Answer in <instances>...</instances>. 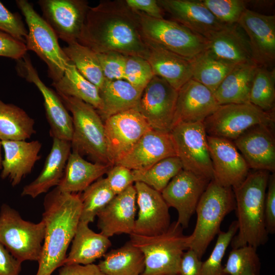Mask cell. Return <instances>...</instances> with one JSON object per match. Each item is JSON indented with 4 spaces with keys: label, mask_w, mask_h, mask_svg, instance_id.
<instances>
[{
    "label": "cell",
    "mask_w": 275,
    "mask_h": 275,
    "mask_svg": "<svg viewBox=\"0 0 275 275\" xmlns=\"http://www.w3.org/2000/svg\"><path fill=\"white\" fill-rule=\"evenodd\" d=\"M258 67L254 62L236 65L214 93L219 105L250 102V90Z\"/></svg>",
    "instance_id": "1f68e13d"
},
{
    "label": "cell",
    "mask_w": 275,
    "mask_h": 275,
    "mask_svg": "<svg viewBox=\"0 0 275 275\" xmlns=\"http://www.w3.org/2000/svg\"><path fill=\"white\" fill-rule=\"evenodd\" d=\"M142 92L125 79H105L99 89L102 108L97 112L104 121L113 115L136 108Z\"/></svg>",
    "instance_id": "4dcf8cb0"
},
{
    "label": "cell",
    "mask_w": 275,
    "mask_h": 275,
    "mask_svg": "<svg viewBox=\"0 0 275 275\" xmlns=\"http://www.w3.org/2000/svg\"><path fill=\"white\" fill-rule=\"evenodd\" d=\"M71 152L70 142L53 139L41 172L35 180L23 187L21 196L35 198L47 193L51 187H57L62 179Z\"/></svg>",
    "instance_id": "4316f807"
},
{
    "label": "cell",
    "mask_w": 275,
    "mask_h": 275,
    "mask_svg": "<svg viewBox=\"0 0 275 275\" xmlns=\"http://www.w3.org/2000/svg\"><path fill=\"white\" fill-rule=\"evenodd\" d=\"M210 181L182 169L161 192L168 207L177 210L176 222L183 229L188 228L199 200Z\"/></svg>",
    "instance_id": "2e32d148"
},
{
    "label": "cell",
    "mask_w": 275,
    "mask_h": 275,
    "mask_svg": "<svg viewBox=\"0 0 275 275\" xmlns=\"http://www.w3.org/2000/svg\"><path fill=\"white\" fill-rule=\"evenodd\" d=\"M51 85L58 94L81 100L93 106L98 112L102 108L98 88L85 78L71 62L62 78Z\"/></svg>",
    "instance_id": "836d02e7"
},
{
    "label": "cell",
    "mask_w": 275,
    "mask_h": 275,
    "mask_svg": "<svg viewBox=\"0 0 275 275\" xmlns=\"http://www.w3.org/2000/svg\"><path fill=\"white\" fill-rule=\"evenodd\" d=\"M189 61L192 78L206 86L213 93L236 66L218 59L207 49Z\"/></svg>",
    "instance_id": "d590c367"
},
{
    "label": "cell",
    "mask_w": 275,
    "mask_h": 275,
    "mask_svg": "<svg viewBox=\"0 0 275 275\" xmlns=\"http://www.w3.org/2000/svg\"><path fill=\"white\" fill-rule=\"evenodd\" d=\"M106 174L109 187L115 195L123 192L134 182L132 170L121 165H114Z\"/></svg>",
    "instance_id": "7dc6e473"
},
{
    "label": "cell",
    "mask_w": 275,
    "mask_h": 275,
    "mask_svg": "<svg viewBox=\"0 0 275 275\" xmlns=\"http://www.w3.org/2000/svg\"><path fill=\"white\" fill-rule=\"evenodd\" d=\"M274 123L273 111H264L250 102L219 105L203 121L207 135L231 141L252 126Z\"/></svg>",
    "instance_id": "30bf717a"
},
{
    "label": "cell",
    "mask_w": 275,
    "mask_h": 275,
    "mask_svg": "<svg viewBox=\"0 0 275 275\" xmlns=\"http://www.w3.org/2000/svg\"><path fill=\"white\" fill-rule=\"evenodd\" d=\"M139 14L145 41L189 60L206 49V38L177 22L163 18L150 17L140 12Z\"/></svg>",
    "instance_id": "9c48e42d"
},
{
    "label": "cell",
    "mask_w": 275,
    "mask_h": 275,
    "mask_svg": "<svg viewBox=\"0 0 275 275\" xmlns=\"http://www.w3.org/2000/svg\"><path fill=\"white\" fill-rule=\"evenodd\" d=\"M274 69L258 66L253 78L249 101L264 111L270 112L274 111Z\"/></svg>",
    "instance_id": "ab89813d"
},
{
    "label": "cell",
    "mask_w": 275,
    "mask_h": 275,
    "mask_svg": "<svg viewBox=\"0 0 275 275\" xmlns=\"http://www.w3.org/2000/svg\"><path fill=\"white\" fill-rule=\"evenodd\" d=\"M148 61L137 56H126L124 79L143 91L154 76Z\"/></svg>",
    "instance_id": "7bdbcfd3"
},
{
    "label": "cell",
    "mask_w": 275,
    "mask_h": 275,
    "mask_svg": "<svg viewBox=\"0 0 275 275\" xmlns=\"http://www.w3.org/2000/svg\"><path fill=\"white\" fill-rule=\"evenodd\" d=\"M96 53L116 52L146 59L148 48L138 12L125 1H102L90 7L77 40Z\"/></svg>",
    "instance_id": "6da1fadb"
},
{
    "label": "cell",
    "mask_w": 275,
    "mask_h": 275,
    "mask_svg": "<svg viewBox=\"0 0 275 275\" xmlns=\"http://www.w3.org/2000/svg\"><path fill=\"white\" fill-rule=\"evenodd\" d=\"M57 275H105L97 265L93 263L81 265H64Z\"/></svg>",
    "instance_id": "db71d44e"
},
{
    "label": "cell",
    "mask_w": 275,
    "mask_h": 275,
    "mask_svg": "<svg viewBox=\"0 0 275 275\" xmlns=\"http://www.w3.org/2000/svg\"><path fill=\"white\" fill-rule=\"evenodd\" d=\"M260 268L257 248L244 245L230 252L223 272L229 275H259Z\"/></svg>",
    "instance_id": "60d3db41"
},
{
    "label": "cell",
    "mask_w": 275,
    "mask_h": 275,
    "mask_svg": "<svg viewBox=\"0 0 275 275\" xmlns=\"http://www.w3.org/2000/svg\"><path fill=\"white\" fill-rule=\"evenodd\" d=\"M2 147V141L0 140V170L2 169V160H3L2 154H1Z\"/></svg>",
    "instance_id": "11a10c76"
},
{
    "label": "cell",
    "mask_w": 275,
    "mask_h": 275,
    "mask_svg": "<svg viewBox=\"0 0 275 275\" xmlns=\"http://www.w3.org/2000/svg\"><path fill=\"white\" fill-rule=\"evenodd\" d=\"M42 17L58 38L67 44L77 41L90 6L85 0H40Z\"/></svg>",
    "instance_id": "9a60e30c"
},
{
    "label": "cell",
    "mask_w": 275,
    "mask_h": 275,
    "mask_svg": "<svg viewBox=\"0 0 275 275\" xmlns=\"http://www.w3.org/2000/svg\"><path fill=\"white\" fill-rule=\"evenodd\" d=\"M183 228L177 222L159 235H130V240L142 252L145 268L141 275H178L181 258L187 250Z\"/></svg>",
    "instance_id": "5b68a950"
},
{
    "label": "cell",
    "mask_w": 275,
    "mask_h": 275,
    "mask_svg": "<svg viewBox=\"0 0 275 275\" xmlns=\"http://www.w3.org/2000/svg\"><path fill=\"white\" fill-rule=\"evenodd\" d=\"M235 209L233 189L211 180L202 195L196 212V224L192 234L185 237V244L201 259L208 246L220 231L224 217Z\"/></svg>",
    "instance_id": "277c9868"
},
{
    "label": "cell",
    "mask_w": 275,
    "mask_h": 275,
    "mask_svg": "<svg viewBox=\"0 0 275 275\" xmlns=\"http://www.w3.org/2000/svg\"><path fill=\"white\" fill-rule=\"evenodd\" d=\"M136 204V190L132 184L116 195L97 214V227L100 233L108 238L117 234H132Z\"/></svg>",
    "instance_id": "44dd1931"
},
{
    "label": "cell",
    "mask_w": 275,
    "mask_h": 275,
    "mask_svg": "<svg viewBox=\"0 0 275 275\" xmlns=\"http://www.w3.org/2000/svg\"><path fill=\"white\" fill-rule=\"evenodd\" d=\"M182 169L180 159L175 156L164 158L147 169L132 170V173L134 182L144 183L161 193Z\"/></svg>",
    "instance_id": "74e56055"
},
{
    "label": "cell",
    "mask_w": 275,
    "mask_h": 275,
    "mask_svg": "<svg viewBox=\"0 0 275 275\" xmlns=\"http://www.w3.org/2000/svg\"><path fill=\"white\" fill-rule=\"evenodd\" d=\"M108 159L116 164L151 129L136 108L113 115L104 121Z\"/></svg>",
    "instance_id": "7c38bea8"
},
{
    "label": "cell",
    "mask_w": 275,
    "mask_h": 275,
    "mask_svg": "<svg viewBox=\"0 0 275 275\" xmlns=\"http://www.w3.org/2000/svg\"><path fill=\"white\" fill-rule=\"evenodd\" d=\"M58 95L72 115L71 150L77 151L81 156L87 155L94 162L112 166L107 157L104 122L97 111L81 100Z\"/></svg>",
    "instance_id": "8992f818"
},
{
    "label": "cell",
    "mask_w": 275,
    "mask_h": 275,
    "mask_svg": "<svg viewBox=\"0 0 275 275\" xmlns=\"http://www.w3.org/2000/svg\"><path fill=\"white\" fill-rule=\"evenodd\" d=\"M45 235L41 220L34 223L24 220L7 204L0 210V243L20 262L40 259Z\"/></svg>",
    "instance_id": "ba28073f"
},
{
    "label": "cell",
    "mask_w": 275,
    "mask_h": 275,
    "mask_svg": "<svg viewBox=\"0 0 275 275\" xmlns=\"http://www.w3.org/2000/svg\"><path fill=\"white\" fill-rule=\"evenodd\" d=\"M273 126L255 125L233 141L250 169L274 172L275 140Z\"/></svg>",
    "instance_id": "ffe728a7"
},
{
    "label": "cell",
    "mask_w": 275,
    "mask_h": 275,
    "mask_svg": "<svg viewBox=\"0 0 275 275\" xmlns=\"http://www.w3.org/2000/svg\"><path fill=\"white\" fill-rule=\"evenodd\" d=\"M27 51L24 42L0 31V57L17 61L23 58Z\"/></svg>",
    "instance_id": "c3c4849f"
},
{
    "label": "cell",
    "mask_w": 275,
    "mask_h": 275,
    "mask_svg": "<svg viewBox=\"0 0 275 275\" xmlns=\"http://www.w3.org/2000/svg\"><path fill=\"white\" fill-rule=\"evenodd\" d=\"M202 262L194 251L188 249L182 255L178 275H201Z\"/></svg>",
    "instance_id": "816d5d0a"
},
{
    "label": "cell",
    "mask_w": 275,
    "mask_h": 275,
    "mask_svg": "<svg viewBox=\"0 0 275 275\" xmlns=\"http://www.w3.org/2000/svg\"><path fill=\"white\" fill-rule=\"evenodd\" d=\"M206 41V49L224 61L234 65L254 62L248 37L238 23L225 24Z\"/></svg>",
    "instance_id": "484cf974"
},
{
    "label": "cell",
    "mask_w": 275,
    "mask_h": 275,
    "mask_svg": "<svg viewBox=\"0 0 275 275\" xmlns=\"http://www.w3.org/2000/svg\"><path fill=\"white\" fill-rule=\"evenodd\" d=\"M106 178H100L89 186L80 195L82 208L80 221L89 224L115 197Z\"/></svg>",
    "instance_id": "f35d334b"
},
{
    "label": "cell",
    "mask_w": 275,
    "mask_h": 275,
    "mask_svg": "<svg viewBox=\"0 0 275 275\" xmlns=\"http://www.w3.org/2000/svg\"><path fill=\"white\" fill-rule=\"evenodd\" d=\"M173 20L207 39L225 24L219 21L200 1L158 0Z\"/></svg>",
    "instance_id": "cb8c5ba5"
},
{
    "label": "cell",
    "mask_w": 275,
    "mask_h": 275,
    "mask_svg": "<svg viewBox=\"0 0 275 275\" xmlns=\"http://www.w3.org/2000/svg\"><path fill=\"white\" fill-rule=\"evenodd\" d=\"M0 31L25 43L28 31L21 17L17 13L11 12L1 2H0Z\"/></svg>",
    "instance_id": "bcb514c9"
},
{
    "label": "cell",
    "mask_w": 275,
    "mask_h": 275,
    "mask_svg": "<svg viewBox=\"0 0 275 275\" xmlns=\"http://www.w3.org/2000/svg\"><path fill=\"white\" fill-rule=\"evenodd\" d=\"M138 207L133 233L152 236L166 231L171 225L169 207L159 192L141 182H135Z\"/></svg>",
    "instance_id": "e0dca14e"
},
{
    "label": "cell",
    "mask_w": 275,
    "mask_h": 275,
    "mask_svg": "<svg viewBox=\"0 0 275 275\" xmlns=\"http://www.w3.org/2000/svg\"><path fill=\"white\" fill-rule=\"evenodd\" d=\"M175 156L177 155L170 133L151 129L116 164L131 170H144L164 158Z\"/></svg>",
    "instance_id": "603a6c76"
},
{
    "label": "cell",
    "mask_w": 275,
    "mask_h": 275,
    "mask_svg": "<svg viewBox=\"0 0 275 275\" xmlns=\"http://www.w3.org/2000/svg\"><path fill=\"white\" fill-rule=\"evenodd\" d=\"M2 145L4 157L1 177L8 179L13 186H16L31 173L35 163L40 159L42 144L38 140L3 141Z\"/></svg>",
    "instance_id": "d4e9b609"
},
{
    "label": "cell",
    "mask_w": 275,
    "mask_h": 275,
    "mask_svg": "<svg viewBox=\"0 0 275 275\" xmlns=\"http://www.w3.org/2000/svg\"><path fill=\"white\" fill-rule=\"evenodd\" d=\"M219 105L210 89L191 78L178 91L173 127L180 122H203Z\"/></svg>",
    "instance_id": "7402d4cb"
},
{
    "label": "cell",
    "mask_w": 275,
    "mask_h": 275,
    "mask_svg": "<svg viewBox=\"0 0 275 275\" xmlns=\"http://www.w3.org/2000/svg\"><path fill=\"white\" fill-rule=\"evenodd\" d=\"M203 5L222 23H238L246 9V2L242 0H201Z\"/></svg>",
    "instance_id": "ee69618b"
},
{
    "label": "cell",
    "mask_w": 275,
    "mask_h": 275,
    "mask_svg": "<svg viewBox=\"0 0 275 275\" xmlns=\"http://www.w3.org/2000/svg\"><path fill=\"white\" fill-rule=\"evenodd\" d=\"M21 263L0 243V275H19Z\"/></svg>",
    "instance_id": "f5cc1de1"
},
{
    "label": "cell",
    "mask_w": 275,
    "mask_h": 275,
    "mask_svg": "<svg viewBox=\"0 0 275 275\" xmlns=\"http://www.w3.org/2000/svg\"><path fill=\"white\" fill-rule=\"evenodd\" d=\"M70 251L64 265L93 263L103 257L112 243L109 238L101 233H96L89 227V224L80 221L72 241Z\"/></svg>",
    "instance_id": "f546056e"
},
{
    "label": "cell",
    "mask_w": 275,
    "mask_h": 275,
    "mask_svg": "<svg viewBox=\"0 0 275 275\" xmlns=\"http://www.w3.org/2000/svg\"><path fill=\"white\" fill-rule=\"evenodd\" d=\"M183 169L211 181L213 171L203 122H180L170 132Z\"/></svg>",
    "instance_id": "8fae6325"
},
{
    "label": "cell",
    "mask_w": 275,
    "mask_h": 275,
    "mask_svg": "<svg viewBox=\"0 0 275 275\" xmlns=\"http://www.w3.org/2000/svg\"><path fill=\"white\" fill-rule=\"evenodd\" d=\"M28 25L25 44L28 50L34 52L48 68L52 82L59 81L70 62L58 42L54 32L26 0L15 1Z\"/></svg>",
    "instance_id": "52a82bcc"
},
{
    "label": "cell",
    "mask_w": 275,
    "mask_h": 275,
    "mask_svg": "<svg viewBox=\"0 0 275 275\" xmlns=\"http://www.w3.org/2000/svg\"><path fill=\"white\" fill-rule=\"evenodd\" d=\"M35 121L20 107L0 99V140L26 141L36 133Z\"/></svg>",
    "instance_id": "e575fe53"
},
{
    "label": "cell",
    "mask_w": 275,
    "mask_h": 275,
    "mask_svg": "<svg viewBox=\"0 0 275 275\" xmlns=\"http://www.w3.org/2000/svg\"><path fill=\"white\" fill-rule=\"evenodd\" d=\"M238 24L249 39L253 61L258 66L272 65L275 60V16L246 8Z\"/></svg>",
    "instance_id": "ac0fdd59"
},
{
    "label": "cell",
    "mask_w": 275,
    "mask_h": 275,
    "mask_svg": "<svg viewBox=\"0 0 275 275\" xmlns=\"http://www.w3.org/2000/svg\"><path fill=\"white\" fill-rule=\"evenodd\" d=\"M17 62L16 70L19 75L34 84L42 94L51 137L71 142L73 131L72 118L61 97L41 80L29 57L25 55Z\"/></svg>",
    "instance_id": "5bb4252c"
},
{
    "label": "cell",
    "mask_w": 275,
    "mask_h": 275,
    "mask_svg": "<svg viewBox=\"0 0 275 275\" xmlns=\"http://www.w3.org/2000/svg\"><path fill=\"white\" fill-rule=\"evenodd\" d=\"M43 206L45 235L36 275H51L64 265L80 222L82 202L80 194L63 193L56 187L45 196Z\"/></svg>",
    "instance_id": "7a4b0ae2"
},
{
    "label": "cell",
    "mask_w": 275,
    "mask_h": 275,
    "mask_svg": "<svg viewBox=\"0 0 275 275\" xmlns=\"http://www.w3.org/2000/svg\"><path fill=\"white\" fill-rule=\"evenodd\" d=\"M112 166L85 159L76 151L71 150L62 179L57 188L66 193L84 191L101 178Z\"/></svg>",
    "instance_id": "f1b7e54d"
},
{
    "label": "cell",
    "mask_w": 275,
    "mask_h": 275,
    "mask_svg": "<svg viewBox=\"0 0 275 275\" xmlns=\"http://www.w3.org/2000/svg\"><path fill=\"white\" fill-rule=\"evenodd\" d=\"M238 229V223L234 221L226 232L219 231L212 252L208 259L202 262L201 275H225L223 272L222 259Z\"/></svg>",
    "instance_id": "b9f144b4"
},
{
    "label": "cell",
    "mask_w": 275,
    "mask_h": 275,
    "mask_svg": "<svg viewBox=\"0 0 275 275\" xmlns=\"http://www.w3.org/2000/svg\"><path fill=\"white\" fill-rule=\"evenodd\" d=\"M264 202V216L268 234L275 232V175H269Z\"/></svg>",
    "instance_id": "681fc988"
},
{
    "label": "cell",
    "mask_w": 275,
    "mask_h": 275,
    "mask_svg": "<svg viewBox=\"0 0 275 275\" xmlns=\"http://www.w3.org/2000/svg\"><path fill=\"white\" fill-rule=\"evenodd\" d=\"M103 257L97 265L105 275H141L144 270V255L130 240Z\"/></svg>",
    "instance_id": "d6a6232c"
},
{
    "label": "cell",
    "mask_w": 275,
    "mask_h": 275,
    "mask_svg": "<svg viewBox=\"0 0 275 275\" xmlns=\"http://www.w3.org/2000/svg\"><path fill=\"white\" fill-rule=\"evenodd\" d=\"M133 10L154 18H163V10L156 0H125Z\"/></svg>",
    "instance_id": "f907efd6"
},
{
    "label": "cell",
    "mask_w": 275,
    "mask_h": 275,
    "mask_svg": "<svg viewBox=\"0 0 275 275\" xmlns=\"http://www.w3.org/2000/svg\"><path fill=\"white\" fill-rule=\"evenodd\" d=\"M96 53L106 79H124L125 55L116 52Z\"/></svg>",
    "instance_id": "f6af8a7d"
},
{
    "label": "cell",
    "mask_w": 275,
    "mask_h": 275,
    "mask_svg": "<svg viewBox=\"0 0 275 275\" xmlns=\"http://www.w3.org/2000/svg\"><path fill=\"white\" fill-rule=\"evenodd\" d=\"M269 175L268 171L255 170L232 188L238 225L237 234L231 242L233 249L244 245L257 248L267 241L264 202Z\"/></svg>",
    "instance_id": "3957f363"
},
{
    "label": "cell",
    "mask_w": 275,
    "mask_h": 275,
    "mask_svg": "<svg viewBox=\"0 0 275 275\" xmlns=\"http://www.w3.org/2000/svg\"><path fill=\"white\" fill-rule=\"evenodd\" d=\"M148 50L146 59L154 75L167 81L179 90L192 78L190 61L158 45L147 42Z\"/></svg>",
    "instance_id": "83f0119b"
},
{
    "label": "cell",
    "mask_w": 275,
    "mask_h": 275,
    "mask_svg": "<svg viewBox=\"0 0 275 275\" xmlns=\"http://www.w3.org/2000/svg\"><path fill=\"white\" fill-rule=\"evenodd\" d=\"M214 179L220 185L234 187L249 173V167L233 141L207 136Z\"/></svg>",
    "instance_id": "d6986e66"
},
{
    "label": "cell",
    "mask_w": 275,
    "mask_h": 275,
    "mask_svg": "<svg viewBox=\"0 0 275 275\" xmlns=\"http://www.w3.org/2000/svg\"><path fill=\"white\" fill-rule=\"evenodd\" d=\"M63 50L77 71L99 89H100L105 78L96 52L77 41L68 44Z\"/></svg>",
    "instance_id": "8d00e7d4"
},
{
    "label": "cell",
    "mask_w": 275,
    "mask_h": 275,
    "mask_svg": "<svg viewBox=\"0 0 275 275\" xmlns=\"http://www.w3.org/2000/svg\"><path fill=\"white\" fill-rule=\"evenodd\" d=\"M177 96L178 90L155 75L143 90L136 108L151 129L170 133Z\"/></svg>",
    "instance_id": "4fadbf2b"
}]
</instances>
